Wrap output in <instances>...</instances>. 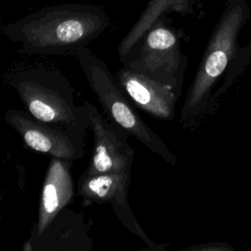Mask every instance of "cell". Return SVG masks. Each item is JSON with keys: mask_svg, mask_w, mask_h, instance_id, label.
I'll return each mask as SVG.
<instances>
[{"mask_svg": "<svg viewBox=\"0 0 251 251\" xmlns=\"http://www.w3.org/2000/svg\"><path fill=\"white\" fill-rule=\"evenodd\" d=\"M82 73L96 95L108 119L125 129L147 149L161 157L171 166L176 164V155L165 141L141 119L130 103V99L119 85L106 63L86 46L79 48L75 55Z\"/></svg>", "mask_w": 251, "mask_h": 251, "instance_id": "cell-4", "label": "cell"}, {"mask_svg": "<svg viewBox=\"0 0 251 251\" xmlns=\"http://www.w3.org/2000/svg\"><path fill=\"white\" fill-rule=\"evenodd\" d=\"M130 174H82L77 182V194L82 206L93 204H110L118 220L136 235L151 251H163L168 244L156 243L143 230L128 202Z\"/></svg>", "mask_w": 251, "mask_h": 251, "instance_id": "cell-6", "label": "cell"}, {"mask_svg": "<svg viewBox=\"0 0 251 251\" xmlns=\"http://www.w3.org/2000/svg\"><path fill=\"white\" fill-rule=\"evenodd\" d=\"M198 0H149L137 21L118 45L119 56H124L152 25L167 13L194 15Z\"/></svg>", "mask_w": 251, "mask_h": 251, "instance_id": "cell-12", "label": "cell"}, {"mask_svg": "<svg viewBox=\"0 0 251 251\" xmlns=\"http://www.w3.org/2000/svg\"><path fill=\"white\" fill-rule=\"evenodd\" d=\"M114 75L123 91L140 110L158 120L175 119L177 99L181 94L176 88L125 66Z\"/></svg>", "mask_w": 251, "mask_h": 251, "instance_id": "cell-9", "label": "cell"}, {"mask_svg": "<svg viewBox=\"0 0 251 251\" xmlns=\"http://www.w3.org/2000/svg\"><path fill=\"white\" fill-rule=\"evenodd\" d=\"M93 132V148L87 169L83 174L131 173L134 150L128 143L129 134L107 120L89 101H83Z\"/></svg>", "mask_w": 251, "mask_h": 251, "instance_id": "cell-7", "label": "cell"}, {"mask_svg": "<svg viewBox=\"0 0 251 251\" xmlns=\"http://www.w3.org/2000/svg\"><path fill=\"white\" fill-rule=\"evenodd\" d=\"M9 84L35 119L84 136L89 128L85 105H75V88L58 69L27 67L15 72Z\"/></svg>", "mask_w": 251, "mask_h": 251, "instance_id": "cell-2", "label": "cell"}, {"mask_svg": "<svg viewBox=\"0 0 251 251\" xmlns=\"http://www.w3.org/2000/svg\"><path fill=\"white\" fill-rule=\"evenodd\" d=\"M93 240L81 213L63 209L36 236H28L24 251H92Z\"/></svg>", "mask_w": 251, "mask_h": 251, "instance_id": "cell-10", "label": "cell"}, {"mask_svg": "<svg viewBox=\"0 0 251 251\" xmlns=\"http://www.w3.org/2000/svg\"><path fill=\"white\" fill-rule=\"evenodd\" d=\"M4 121L20 134L31 150L71 161L84 156V136L39 121L26 110L10 109L5 113Z\"/></svg>", "mask_w": 251, "mask_h": 251, "instance_id": "cell-8", "label": "cell"}, {"mask_svg": "<svg viewBox=\"0 0 251 251\" xmlns=\"http://www.w3.org/2000/svg\"><path fill=\"white\" fill-rule=\"evenodd\" d=\"M250 10L246 0H226L216 24L180 111L183 126H192L206 111L212 89L237 55V37Z\"/></svg>", "mask_w": 251, "mask_h": 251, "instance_id": "cell-3", "label": "cell"}, {"mask_svg": "<svg viewBox=\"0 0 251 251\" xmlns=\"http://www.w3.org/2000/svg\"><path fill=\"white\" fill-rule=\"evenodd\" d=\"M229 246H226L225 244L221 243H209L205 245H197L186 248V250H198V251H205V250H224V249H229Z\"/></svg>", "mask_w": 251, "mask_h": 251, "instance_id": "cell-13", "label": "cell"}, {"mask_svg": "<svg viewBox=\"0 0 251 251\" xmlns=\"http://www.w3.org/2000/svg\"><path fill=\"white\" fill-rule=\"evenodd\" d=\"M120 60L123 66L181 93L188 58L182 52L177 32L164 17L157 20Z\"/></svg>", "mask_w": 251, "mask_h": 251, "instance_id": "cell-5", "label": "cell"}, {"mask_svg": "<svg viewBox=\"0 0 251 251\" xmlns=\"http://www.w3.org/2000/svg\"><path fill=\"white\" fill-rule=\"evenodd\" d=\"M100 7L64 3L42 8L2 26V33L30 55H75L109 26Z\"/></svg>", "mask_w": 251, "mask_h": 251, "instance_id": "cell-1", "label": "cell"}, {"mask_svg": "<svg viewBox=\"0 0 251 251\" xmlns=\"http://www.w3.org/2000/svg\"><path fill=\"white\" fill-rule=\"evenodd\" d=\"M74 161L51 157L39 199L37 220L29 236L43 232L53 219L74 200L72 164Z\"/></svg>", "mask_w": 251, "mask_h": 251, "instance_id": "cell-11", "label": "cell"}]
</instances>
